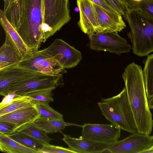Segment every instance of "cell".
Returning <instances> with one entry per match:
<instances>
[{"mask_svg":"<svg viewBox=\"0 0 153 153\" xmlns=\"http://www.w3.org/2000/svg\"><path fill=\"white\" fill-rule=\"evenodd\" d=\"M4 12L29 49L39 51L46 42L43 0H14Z\"/></svg>","mask_w":153,"mask_h":153,"instance_id":"1","label":"cell"},{"mask_svg":"<svg viewBox=\"0 0 153 153\" xmlns=\"http://www.w3.org/2000/svg\"><path fill=\"white\" fill-rule=\"evenodd\" d=\"M122 76L137 132L149 135L152 129L153 120L149 106L142 67L132 62L125 68Z\"/></svg>","mask_w":153,"mask_h":153,"instance_id":"2","label":"cell"},{"mask_svg":"<svg viewBox=\"0 0 153 153\" xmlns=\"http://www.w3.org/2000/svg\"><path fill=\"white\" fill-rule=\"evenodd\" d=\"M124 17L129 27L127 36L133 53L139 56H148L153 52V18L140 10L128 8Z\"/></svg>","mask_w":153,"mask_h":153,"instance_id":"3","label":"cell"},{"mask_svg":"<svg viewBox=\"0 0 153 153\" xmlns=\"http://www.w3.org/2000/svg\"><path fill=\"white\" fill-rule=\"evenodd\" d=\"M97 105L102 114L111 124L131 133L137 132L125 87L118 94L102 99Z\"/></svg>","mask_w":153,"mask_h":153,"instance_id":"4","label":"cell"},{"mask_svg":"<svg viewBox=\"0 0 153 153\" xmlns=\"http://www.w3.org/2000/svg\"><path fill=\"white\" fill-rule=\"evenodd\" d=\"M45 41L71 19L69 0H43Z\"/></svg>","mask_w":153,"mask_h":153,"instance_id":"5","label":"cell"},{"mask_svg":"<svg viewBox=\"0 0 153 153\" xmlns=\"http://www.w3.org/2000/svg\"><path fill=\"white\" fill-rule=\"evenodd\" d=\"M64 84L62 73L54 75L39 73L9 85L0 91V94L5 96L10 93L13 92L20 96H24L29 93L38 91L54 90Z\"/></svg>","mask_w":153,"mask_h":153,"instance_id":"6","label":"cell"},{"mask_svg":"<svg viewBox=\"0 0 153 153\" xmlns=\"http://www.w3.org/2000/svg\"><path fill=\"white\" fill-rule=\"evenodd\" d=\"M118 32L113 31L93 34L89 39L90 48L97 51H108L119 55L129 52L131 46Z\"/></svg>","mask_w":153,"mask_h":153,"instance_id":"7","label":"cell"},{"mask_svg":"<svg viewBox=\"0 0 153 153\" xmlns=\"http://www.w3.org/2000/svg\"><path fill=\"white\" fill-rule=\"evenodd\" d=\"M17 65L39 73L49 75H57L65 71L55 60L42 50L22 58Z\"/></svg>","mask_w":153,"mask_h":153,"instance_id":"8","label":"cell"},{"mask_svg":"<svg viewBox=\"0 0 153 153\" xmlns=\"http://www.w3.org/2000/svg\"><path fill=\"white\" fill-rule=\"evenodd\" d=\"M42 50L64 69L75 67L82 59L80 51L60 39H56L50 45Z\"/></svg>","mask_w":153,"mask_h":153,"instance_id":"9","label":"cell"},{"mask_svg":"<svg viewBox=\"0 0 153 153\" xmlns=\"http://www.w3.org/2000/svg\"><path fill=\"white\" fill-rule=\"evenodd\" d=\"M111 144L107 151L111 153H144L153 146V136L138 132Z\"/></svg>","mask_w":153,"mask_h":153,"instance_id":"10","label":"cell"},{"mask_svg":"<svg viewBox=\"0 0 153 153\" xmlns=\"http://www.w3.org/2000/svg\"><path fill=\"white\" fill-rule=\"evenodd\" d=\"M82 138L94 142L112 144L117 141L121 129L112 124L85 123L82 126Z\"/></svg>","mask_w":153,"mask_h":153,"instance_id":"11","label":"cell"},{"mask_svg":"<svg viewBox=\"0 0 153 153\" xmlns=\"http://www.w3.org/2000/svg\"><path fill=\"white\" fill-rule=\"evenodd\" d=\"M79 13L78 25L89 39L95 34L98 26L94 3L91 0H77Z\"/></svg>","mask_w":153,"mask_h":153,"instance_id":"12","label":"cell"},{"mask_svg":"<svg viewBox=\"0 0 153 153\" xmlns=\"http://www.w3.org/2000/svg\"><path fill=\"white\" fill-rule=\"evenodd\" d=\"M98 26L96 34L108 32H120L126 27L122 15L107 11L94 3Z\"/></svg>","mask_w":153,"mask_h":153,"instance_id":"13","label":"cell"},{"mask_svg":"<svg viewBox=\"0 0 153 153\" xmlns=\"http://www.w3.org/2000/svg\"><path fill=\"white\" fill-rule=\"evenodd\" d=\"M39 117V114L34 105L22 108L0 116V122L14 125L12 133L17 128L34 123Z\"/></svg>","mask_w":153,"mask_h":153,"instance_id":"14","label":"cell"},{"mask_svg":"<svg viewBox=\"0 0 153 153\" xmlns=\"http://www.w3.org/2000/svg\"><path fill=\"white\" fill-rule=\"evenodd\" d=\"M62 140L68 146L69 148L76 153H100L107 151L111 144L94 142L79 138L72 137L65 134Z\"/></svg>","mask_w":153,"mask_h":153,"instance_id":"15","label":"cell"},{"mask_svg":"<svg viewBox=\"0 0 153 153\" xmlns=\"http://www.w3.org/2000/svg\"><path fill=\"white\" fill-rule=\"evenodd\" d=\"M40 73L17 64L0 70V91L9 85Z\"/></svg>","mask_w":153,"mask_h":153,"instance_id":"16","label":"cell"},{"mask_svg":"<svg viewBox=\"0 0 153 153\" xmlns=\"http://www.w3.org/2000/svg\"><path fill=\"white\" fill-rule=\"evenodd\" d=\"M0 22L5 34L8 35L22 58L31 56L33 53L27 48L17 31L7 19L3 10H0Z\"/></svg>","mask_w":153,"mask_h":153,"instance_id":"17","label":"cell"},{"mask_svg":"<svg viewBox=\"0 0 153 153\" xmlns=\"http://www.w3.org/2000/svg\"><path fill=\"white\" fill-rule=\"evenodd\" d=\"M22 57L8 35L0 48V70L12 65H16Z\"/></svg>","mask_w":153,"mask_h":153,"instance_id":"18","label":"cell"},{"mask_svg":"<svg viewBox=\"0 0 153 153\" xmlns=\"http://www.w3.org/2000/svg\"><path fill=\"white\" fill-rule=\"evenodd\" d=\"M0 150L8 153H39L38 151L27 147L0 132Z\"/></svg>","mask_w":153,"mask_h":153,"instance_id":"19","label":"cell"},{"mask_svg":"<svg viewBox=\"0 0 153 153\" xmlns=\"http://www.w3.org/2000/svg\"><path fill=\"white\" fill-rule=\"evenodd\" d=\"M34 123L39 128L47 134L62 133V130L67 126H74L82 127L77 124L70 123L56 120H49L39 118Z\"/></svg>","mask_w":153,"mask_h":153,"instance_id":"20","label":"cell"},{"mask_svg":"<svg viewBox=\"0 0 153 153\" xmlns=\"http://www.w3.org/2000/svg\"><path fill=\"white\" fill-rule=\"evenodd\" d=\"M15 131L25 134L44 144L49 143L50 141L53 140L48 137L46 132L37 127L34 123L17 128L13 132Z\"/></svg>","mask_w":153,"mask_h":153,"instance_id":"21","label":"cell"},{"mask_svg":"<svg viewBox=\"0 0 153 153\" xmlns=\"http://www.w3.org/2000/svg\"><path fill=\"white\" fill-rule=\"evenodd\" d=\"M143 70L146 94L148 100L153 97V54L148 55Z\"/></svg>","mask_w":153,"mask_h":153,"instance_id":"22","label":"cell"},{"mask_svg":"<svg viewBox=\"0 0 153 153\" xmlns=\"http://www.w3.org/2000/svg\"><path fill=\"white\" fill-rule=\"evenodd\" d=\"M8 135L13 139L27 147L38 151L42 148L44 143L25 134L15 131Z\"/></svg>","mask_w":153,"mask_h":153,"instance_id":"23","label":"cell"},{"mask_svg":"<svg viewBox=\"0 0 153 153\" xmlns=\"http://www.w3.org/2000/svg\"><path fill=\"white\" fill-rule=\"evenodd\" d=\"M33 103L39 114V118L64 121L63 115L53 109L49 103L39 102H34Z\"/></svg>","mask_w":153,"mask_h":153,"instance_id":"24","label":"cell"},{"mask_svg":"<svg viewBox=\"0 0 153 153\" xmlns=\"http://www.w3.org/2000/svg\"><path fill=\"white\" fill-rule=\"evenodd\" d=\"M33 99L25 96L23 98L15 101L11 104L0 109V116L13 111L19 109L35 105Z\"/></svg>","mask_w":153,"mask_h":153,"instance_id":"25","label":"cell"},{"mask_svg":"<svg viewBox=\"0 0 153 153\" xmlns=\"http://www.w3.org/2000/svg\"><path fill=\"white\" fill-rule=\"evenodd\" d=\"M53 89H48L34 91L27 94V96L31 98L33 102H39L49 103L53 101Z\"/></svg>","mask_w":153,"mask_h":153,"instance_id":"26","label":"cell"},{"mask_svg":"<svg viewBox=\"0 0 153 153\" xmlns=\"http://www.w3.org/2000/svg\"><path fill=\"white\" fill-rule=\"evenodd\" d=\"M39 153H76L70 149L50 144H44L42 149L39 151Z\"/></svg>","mask_w":153,"mask_h":153,"instance_id":"27","label":"cell"},{"mask_svg":"<svg viewBox=\"0 0 153 153\" xmlns=\"http://www.w3.org/2000/svg\"><path fill=\"white\" fill-rule=\"evenodd\" d=\"M153 18V0H140L137 9Z\"/></svg>","mask_w":153,"mask_h":153,"instance_id":"28","label":"cell"},{"mask_svg":"<svg viewBox=\"0 0 153 153\" xmlns=\"http://www.w3.org/2000/svg\"><path fill=\"white\" fill-rule=\"evenodd\" d=\"M106 1L117 13L124 16L127 10L126 4L120 0H105Z\"/></svg>","mask_w":153,"mask_h":153,"instance_id":"29","label":"cell"},{"mask_svg":"<svg viewBox=\"0 0 153 153\" xmlns=\"http://www.w3.org/2000/svg\"><path fill=\"white\" fill-rule=\"evenodd\" d=\"M4 97L0 103V109L8 106L15 101L23 98L25 96H20L14 93L11 92Z\"/></svg>","mask_w":153,"mask_h":153,"instance_id":"30","label":"cell"},{"mask_svg":"<svg viewBox=\"0 0 153 153\" xmlns=\"http://www.w3.org/2000/svg\"><path fill=\"white\" fill-rule=\"evenodd\" d=\"M15 127L14 125L8 123L0 122V132L9 135L12 133Z\"/></svg>","mask_w":153,"mask_h":153,"instance_id":"31","label":"cell"},{"mask_svg":"<svg viewBox=\"0 0 153 153\" xmlns=\"http://www.w3.org/2000/svg\"><path fill=\"white\" fill-rule=\"evenodd\" d=\"M94 3L98 5L102 8L105 9L107 11L119 13L113 8H112L105 0H91Z\"/></svg>","mask_w":153,"mask_h":153,"instance_id":"32","label":"cell"},{"mask_svg":"<svg viewBox=\"0 0 153 153\" xmlns=\"http://www.w3.org/2000/svg\"><path fill=\"white\" fill-rule=\"evenodd\" d=\"M140 0H124V3L128 8L130 10H134L137 9Z\"/></svg>","mask_w":153,"mask_h":153,"instance_id":"33","label":"cell"},{"mask_svg":"<svg viewBox=\"0 0 153 153\" xmlns=\"http://www.w3.org/2000/svg\"><path fill=\"white\" fill-rule=\"evenodd\" d=\"M14 0H3L4 2V5L3 11H5L8 8L10 4L14 1Z\"/></svg>","mask_w":153,"mask_h":153,"instance_id":"34","label":"cell"},{"mask_svg":"<svg viewBox=\"0 0 153 153\" xmlns=\"http://www.w3.org/2000/svg\"><path fill=\"white\" fill-rule=\"evenodd\" d=\"M148 104L150 109H153V97L148 100Z\"/></svg>","mask_w":153,"mask_h":153,"instance_id":"35","label":"cell"},{"mask_svg":"<svg viewBox=\"0 0 153 153\" xmlns=\"http://www.w3.org/2000/svg\"><path fill=\"white\" fill-rule=\"evenodd\" d=\"M144 153H153V146L152 148L144 152Z\"/></svg>","mask_w":153,"mask_h":153,"instance_id":"36","label":"cell"},{"mask_svg":"<svg viewBox=\"0 0 153 153\" xmlns=\"http://www.w3.org/2000/svg\"><path fill=\"white\" fill-rule=\"evenodd\" d=\"M120 0L124 3V0Z\"/></svg>","mask_w":153,"mask_h":153,"instance_id":"37","label":"cell"}]
</instances>
